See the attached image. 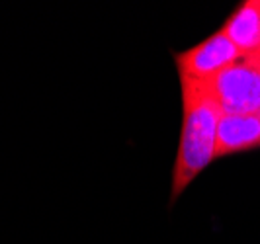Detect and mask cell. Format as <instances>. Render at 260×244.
I'll list each match as a JSON object with an SVG mask.
<instances>
[{"label":"cell","instance_id":"cell-4","mask_svg":"<svg viewBox=\"0 0 260 244\" xmlns=\"http://www.w3.org/2000/svg\"><path fill=\"white\" fill-rule=\"evenodd\" d=\"M254 147H260V114L221 116L217 127L215 156H225Z\"/></svg>","mask_w":260,"mask_h":244},{"label":"cell","instance_id":"cell-3","mask_svg":"<svg viewBox=\"0 0 260 244\" xmlns=\"http://www.w3.org/2000/svg\"><path fill=\"white\" fill-rule=\"evenodd\" d=\"M241 57L243 55L233 45V41L225 38L221 31H217L200 45H196L194 49L176 55V64L180 78L208 80L221 73L223 68L237 63Z\"/></svg>","mask_w":260,"mask_h":244},{"label":"cell","instance_id":"cell-5","mask_svg":"<svg viewBox=\"0 0 260 244\" xmlns=\"http://www.w3.org/2000/svg\"><path fill=\"white\" fill-rule=\"evenodd\" d=\"M221 33L233 41L243 57L260 53V0L243 2L241 8L225 22Z\"/></svg>","mask_w":260,"mask_h":244},{"label":"cell","instance_id":"cell-1","mask_svg":"<svg viewBox=\"0 0 260 244\" xmlns=\"http://www.w3.org/2000/svg\"><path fill=\"white\" fill-rule=\"evenodd\" d=\"M180 82L184 117L176 164L172 172V199H176L215 158L217 127L223 116L202 80L180 78Z\"/></svg>","mask_w":260,"mask_h":244},{"label":"cell","instance_id":"cell-2","mask_svg":"<svg viewBox=\"0 0 260 244\" xmlns=\"http://www.w3.org/2000/svg\"><path fill=\"white\" fill-rule=\"evenodd\" d=\"M202 82L223 116L260 114V53L241 57L237 63Z\"/></svg>","mask_w":260,"mask_h":244}]
</instances>
